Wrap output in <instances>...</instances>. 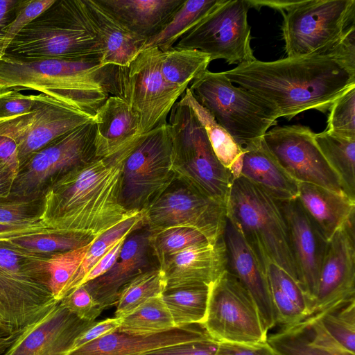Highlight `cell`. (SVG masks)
I'll return each instance as SVG.
<instances>
[{"instance_id": "6f0895ef", "label": "cell", "mask_w": 355, "mask_h": 355, "mask_svg": "<svg viewBox=\"0 0 355 355\" xmlns=\"http://www.w3.org/2000/svg\"><path fill=\"white\" fill-rule=\"evenodd\" d=\"M0 159L8 162L17 170L19 169V160L15 142L11 139L1 135H0Z\"/></svg>"}, {"instance_id": "60d3db41", "label": "cell", "mask_w": 355, "mask_h": 355, "mask_svg": "<svg viewBox=\"0 0 355 355\" xmlns=\"http://www.w3.org/2000/svg\"><path fill=\"white\" fill-rule=\"evenodd\" d=\"M149 230L148 244L158 266L167 257L187 248L208 241L199 231L187 227H170Z\"/></svg>"}, {"instance_id": "d6a6232c", "label": "cell", "mask_w": 355, "mask_h": 355, "mask_svg": "<svg viewBox=\"0 0 355 355\" xmlns=\"http://www.w3.org/2000/svg\"><path fill=\"white\" fill-rule=\"evenodd\" d=\"M313 137L322 153L339 177L345 193L355 200V139L326 130L314 132Z\"/></svg>"}, {"instance_id": "484cf974", "label": "cell", "mask_w": 355, "mask_h": 355, "mask_svg": "<svg viewBox=\"0 0 355 355\" xmlns=\"http://www.w3.org/2000/svg\"><path fill=\"white\" fill-rule=\"evenodd\" d=\"M96 156L105 157L122 150L140 135L139 115L126 101L110 96L96 111Z\"/></svg>"}, {"instance_id": "f5cc1de1", "label": "cell", "mask_w": 355, "mask_h": 355, "mask_svg": "<svg viewBox=\"0 0 355 355\" xmlns=\"http://www.w3.org/2000/svg\"><path fill=\"white\" fill-rule=\"evenodd\" d=\"M127 238V237H126ZM126 238L116 243L88 272L81 282V286L92 281L108 271L119 258L122 245Z\"/></svg>"}, {"instance_id": "1f68e13d", "label": "cell", "mask_w": 355, "mask_h": 355, "mask_svg": "<svg viewBox=\"0 0 355 355\" xmlns=\"http://www.w3.org/2000/svg\"><path fill=\"white\" fill-rule=\"evenodd\" d=\"M222 0H188L175 12L169 21L155 35L148 38L144 49L156 47L161 51L173 47L204 17L216 8Z\"/></svg>"}, {"instance_id": "8fae6325", "label": "cell", "mask_w": 355, "mask_h": 355, "mask_svg": "<svg viewBox=\"0 0 355 355\" xmlns=\"http://www.w3.org/2000/svg\"><path fill=\"white\" fill-rule=\"evenodd\" d=\"M175 180L171 169V139L166 123L141 134L125 159L121 204L130 211H143Z\"/></svg>"}, {"instance_id": "7bdbcfd3", "label": "cell", "mask_w": 355, "mask_h": 355, "mask_svg": "<svg viewBox=\"0 0 355 355\" xmlns=\"http://www.w3.org/2000/svg\"><path fill=\"white\" fill-rule=\"evenodd\" d=\"M44 197L10 194L0 197V223L22 224L42 221Z\"/></svg>"}, {"instance_id": "603a6c76", "label": "cell", "mask_w": 355, "mask_h": 355, "mask_svg": "<svg viewBox=\"0 0 355 355\" xmlns=\"http://www.w3.org/2000/svg\"><path fill=\"white\" fill-rule=\"evenodd\" d=\"M166 288L210 285L226 270V252L222 239L187 248L166 258L159 267Z\"/></svg>"}, {"instance_id": "db71d44e", "label": "cell", "mask_w": 355, "mask_h": 355, "mask_svg": "<svg viewBox=\"0 0 355 355\" xmlns=\"http://www.w3.org/2000/svg\"><path fill=\"white\" fill-rule=\"evenodd\" d=\"M53 230H56L48 227L42 221L22 224L0 223V237L47 232Z\"/></svg>"}, {"instance_id": "44dd1931", "label": "cell", "mask_w": 355, "mask_h": 355, "mask_svg": "<svg viewBox=\"0 0 355 355\" xmlns=\"http://www.w3.org/2000/svg\"><path fill=\"white\" fill-rule=\"evenodd\" d=\"M92 322L79 319L59 301L3 355H64L74 339Z\"/></svg>"}, {"instance_id": "30bf717a", "label": "cell", "mask_w": 355, "mask_h": 355, "mask_svg": "<svg viewBox=\"0 0 355 355\" xmlns=\"http://www.w3.org/2000/svg\"><path fill=\"white\" fill-rule=\"evenodd\" d=\"M285 53L300 57L333 49L354 26L355 0L295 1L282 12Z\"/></svg>"}, {"instance_id": "9f6ffc18", "label": "cell", "mask_w": 355, "mask_h": 355, "mask_svg": "<svg viewBox=\"0 0 355 355\" xmlns=\"http://www.w3.org/2000/svg\"><path fill=\"white\" fill-rule=\"evenodd\" d=\"M17 171L10 164L0 159V197L10 195Z\"/></svg>"}, {"instance_id": "4fadbf2b", "label": "cell", "mask_w": 355, "mask_h": 355, "mask_svg": "<svg viewBox=\"0 0 355 355\" xmlns=\"http://www.w3.org/2000/svg\"><path fill=\"white\" fill-rule=\"evenodd\" d=\"M201 326L218 343L255 345L266 342L268 336L252 297L227 270L209 285Z\"/></svg>"}, {"instance_id": "c3c4849f", "label": "cell", "mask_w": 355, "mask_h": 355, "mask_svg": "<svg viewBox=\"0 0 355 355\" xmlns=\"http://www.w3.org/2000/svg\"><path fill=\"white\" fill-rule=\"evenodd\" d=\"M121 323V318L116 317L93 322L74 339L67 353L105 335L118 331Z\"/></svg>"}, {"instance_id": "b9f144b4", "label": "cell", "mask_w": 355, "mask_h": 355, "mask_svg": "<svg viewBox=\"0 0 355 355\" xmlns=\"http://www.w3.org/2000/svg\"><path fill=\"white\" fill-rule=\"evenodd\" d=\"M96 239L83 247L51 256V288L56 300L60 301L62 299L65 288L76 274L87 250Z\"/></svg>"}, {"instance_id": "d6986e66", "label": "cell", "mask_w": 355, "mask_h": 355, "mask_svg": "<svg viewBox=\"0 0 355 355\" xmlns=\"http://www.w3.org/2000/svg\"><path fill=\"white\" fill-rule=\"evenodd\" d=\"M352 297H355L354 216L327 242L313 315Z\"/></svg>"}, {"instance_id": "f1b7e54d", "label": "cell", "mask_w": 355, "mask_h": 355, "mask_svg": "<svg viewBox=\"0 0 355 355\" xmlns=\"http://www.w3.org/2000/svg\"><path fill=\"white\" fill-rule=\"evenodd\" d=\"M297 198L327 241L355 214V200L311 183L298 182Z\"/></svg>"}, {"instance_id": "11a10c76", "label": "cell", "mask_w": 355, "mask_h": 355, "mask_svg": "<svg viewBox=\"0 0 355 355\" xmlns=\"http://www.w3.org/2000/svg\"><path fill=\"white\" fill-rule=\"evenodd\" d=\"M29 327L15 329L0 315V355H3Z\"/></svg>"}, {"instance_id": "7a4b0ae2", "label": "cell", "mask_w": 355, "mask_h": 355, "mask_svg": "<svg viewBox=\"0 0 355 355\" xmlns=\"http://www.w3.org/2000/svg\"><path fill=\"white\" fill-rule=\"evenodd\" d=\"M138 139L112 155L75 167L55 182L44 195L42 222L53 230L98 237L140 213L125 209L121 201L124 163Z\"/></svg>"}, {"instance_id": "816d5d0a", "label": "cell", "mask_w": 355, "mask_h": 355, "mask_svg": "<svg viewBox=\"0 0 355 355\" xmlns=\"http://www.w3.org/2000/svg\"><path fill=\"white\" fill-rule=\"evenodd\" d=\"M214 355H276L265 342L255 345L218 343Z\"/></svg>"}, {"instance_id": "836d02e7", "label": "cell", "mask_w": 355, "mask_h": 355, "mask_svg": "<svg viewBox=\"0 0 355 355\" xmlns=\"http://www.w3.org/2000/svg\"><path fill=\"white\" fill-rule=\"evenodd\" d=\"M209 285H198L166 289L162 300L176 327L202 324L204 322Z\"/></svg>"}, {"instance_id": "52a82bcc", "label": "cell", "mask_w": 355, "mask_h": 355, "mask_svg": "<svg viewBox=\"0 0 355 355\" xmlns=\"http://www.w3.org/2000/svg\"><path fill=\"white\" fill-rule=\"evenodd\" d=\"M170 112L171 169L175 179L226 205L232 176L217 159L205 128L183 95Z\"/></svg>"}, {"instance_id": "3957f363", "label": "cell", "mask_w": 355, "mask_h": 355, "mask_svg": "<svg viewBox=\"0 0 355 355\" xmlns=\"http://www.w3.org/2000/svg\"><path fill=\"white\" fill-rule=\"evenodd\" d=\"M98 58L20 62L0 60V93L33 89L85 114L94 116L108 98Z\"/></svg>"}, {"instance_id": "9c48e42d", "label": "cell", "mask_w": 355, "mask_h": 355, "mask_svg": "<svg viewBox=\"0 0 355 355\" xmlns=\"http://www.w3.org/2000/svg\"><path fill=\"white\" fill-rule=\"evenodd\" d=\"M189 89L243 149L262 140L280 117L272 104L234 85L222 72L207 69L191 83Z\"/></svg>"}, {"instance_id": "ab89813d", "label": "cell", "mask_w": 355, "mask_h": 355, "mask_svg": "<svg viewBox=\"0 0 355 355\" xmlns=\"http://www.w3.org/2000/svg\"><path fill=\"white\" fill-rule=\"evenodd\" d=\"M315 314L339 345L355 354V297L337 302Z\"/></svg>"}, {"instance_id": "cb8c5ba5", "label": "cell", "mask_w": 355, "mask_h": 355, "mask_svg": "<svg viewBox=\"0 0 355 355\" xmlns=\"http://www.w3.org/2000/svg\"><path fill=\"white\" fill-rule=\"evenodd\" d=\"M148 234L146 226L130 234L125 239L119 258L111 268L102 276L83 285L103 310L115 305L119 293L125 284L153 267L150 262L152 254Z\"/></svg>"}, {"instance_id": "ffe728a7", "label": "cell", "mask_w": 355, "mask_h": 355, "mask_svg": "<svg viewBox=\"0 0 355 355\" xmlns=\"http://www.w3.org/2000/svg\"><path fill=\"white\" fill-rule=\"evenodd\" d=\"M223 240L226 252V270L239 279L252 297L268 333L277 324V319L267 275L240 231L227 217Z\"/></svg>"}, {"instance_id": "d590c367", "label": "cell", "mask_w": 355, "mask_h": 355, "mask_svg": "<svg viewBox=\"0 0 355 355\" xmlns=\"http://www.w3.org/2000/svg\"><path fill=\"white\" fill-rule=\"evenodd\" d=\"M162 75L169 83L188 87L199 74L207 69L209 55L200 51L174 47L160 53Z\"/></svg>"}, {"instance_id": "bcb514c9", "label": "cell", "mask_w": 355, "mask_h": 355, "mask_svg": "<svg viewBox=\"0 0 355 355\" xmlns=\"http://www.w3.org/2000/svg\"><path fill=\"white\" fill-rule=\"evenodd\" d=\"M55 1V0H20L15 17L3 30L5 49L22 28L44 12Z\"/></svg>"}, {"instance_id": "f546056e", "label": "cell", "mask_w": 355, "mask_h": 355, "mask_svg": "<svg viewBox=\"0 0 355 355\" xmlns=\"http://www.w3.org/2000/svg\"><path fill=\"white\" fill-rule=\"evenodd\" d=\"M240 175L277 200L297 198L298 182L281 166L263 139L243 148Z\"/></svg>"}, {"instance_id": "2e32d148", "label": "cell", "mask_w": 355, "mask_h": 355, "mask_svg": "<svg viewBox=\"0 0 355 355\" xmlns=\"http://www.w3.org/2000/svg\"><path fill=\"white\" fill-rule=\"evenodd\" d=\"M92 121L94 116L41 94L33 95L28 112L0 120V135L15 142L20 166L54 139Z\"/></svg>"}, {"instance_id": "5bb4252c", "label": "cell", "mask_w": 355, "mask_h": 355, "mask_svg": "<svg viewBox=\"0 0 355 355\" xmlns=\"http://www.w3.org/2000/svg\"><path fill=\"white\" fill-rule=\"evenodd\" d=\"M248 0H222L177 43L175 49H191L241 64L256 59L248 22Z\"/></svg>"}, {"instance_id": "277c9868", "label": "cell", "mask_w": 355, "mask_h": 355, "mask_svg": "<svg viewBox=\"0 0 355 355\" xmlns=\"http://www.w3.org/2000/svg\"><path fill=\"white\" fill-rule=\"evenodd\" d=\"M227 217L235 225L266 273L272 262L299 284L288 230L278 200L240 175L231 184Z\"/></svg>"}, {"instance_id": "7dc6e473", "label": "cell", "mask_w": 355, "mask_h": 355, "mask_svg": "<svg viewBox=\"0 0 355 355\" xmlns=\"http://www.w3.org/2000/svg\"><path fill=\"white\" fill-rule=\"evenodd\" d=\"M60 302L79 319L86 322H94L103 311L84 286L72 291Z\"/></svg>"}, {"instance_id": "e575fe53", "label": "cell", "mask_w": 355, "mask_h": 355, "mask_svg": "<svg viewBox=\"0 0 355 355\" xmlns=\"http://www.w3.org/2000/svg\"><path fill=\"white\" fill-rule=\"evenodd\" d=\"M146 227L144 211L116 224L98 236L87 250L78 270L65 288L62 299L78 288L90 269L120 240Z\"/></svg>"}, {"instance_id": "d4e9b609", "label": "cell", "mask_w": 355, "mask_h": 355, "mask_svg": "<svg viewBox=\"0 0 355 355\" xmlns=\"http://www.w3.org/2000/svg\"><path fill=\"white\" fill-rule=\"evenodd\" d=\"M209 338H211L200 324L184 325L146 336H136L116 331L65 355H144L163 347Z\"/></svg>"}, {"instance_id": "7402d4cb", "label": "cell", "mask_w": 355, "mask_h": 355, "mask_svg": "<svg viewBox=\"0 0 355 355\" xmlns=\"http://www.w3.org/2000/svg\"><path fill=\"white\" fill-rule=\"evenodd\" d=\"M78 3L85 21L101 44L103 66L125 67L143 50L147 40L129 31L97 0H78Z\"/></svg>"}, {"instance_id": "ba28073f", "label": "cell", "mask_w": 355, "mask_h": 355, "mask_svg": "<svg viewBox=\"0 0 355 355\" xmlns=\"http://www.w3.org/2000/svg\"><path fill=\"white\" fill-rule=\"evenodd\" d=\"M161 51L142 50L127 66L105 65L101 82L107 94L126 101L139 115V134L166 123V117L187 87H177L164 78Z\"/></svg>"}, {"instance_id": "ee69618b", "label": "cell", "mask_w": 355, "mask_h": 355, "mask_svg": "<svg viewBox=\"0 0 355 355\" xmlns=\"http://www.w3.org/2000/svg\"><path fill=\"white\" fill-rule=\"evenodd\" d=\"M329 110L325 130L338 136L355 139V86L340 96Z\"/></svg>"}, {"instance_id": "f6af8a7d", "label": "cell", "mask_w": 355, "mask_h": 355, "mask_svg": "<svg viewBox=\"0 0 355 355\" xmlns=\"http://www.w3.org/2000/svg\"><path fill=\"white\" fill-rule=\"evenodd\" d=\"M266 275L268 282L277 286L306 318L312 315L310 301L297 282L291 275L272 262L268 264Z\"/></svg>"}, {"instance_id": "8992f818", "label": "cell", "mask_w": 355, "mask_h": 355, "mask_svg": "<svg viewBox=\"0 0 355 355\" xmlns=\"http://www.w3.org/2000/svg\"><path fill=\"white\" fill-rule=\"evenodd\" d=\"M51 255L0 240V315L15 329L37 322L59 302L51 288Z\"/></svg>"}, {"instance_id": "f907efd6", "label": "cell", "mask_w": 355, "mask_h": 355, "mask_svg": "<svg viewBox=\"0 0 355 355\" xmlns=\"http://www.w3.org/2000/svg\"><path fill=\"white\" fill-rule=\"evenodd\" d=\"M218 342L212 338L163 347L144 355H214Z\"/></svg>"}, {"instance_id": "e0dca14e", "label": "cell", "mask_w": 355, "mask_h": 355, "mask_svg": "<svg viewBox=\"0 0 355 355\" xmlns=\"http://www.w3.org/2000/svg\"><path fill=\"white\" fill-rule=\"evenodd\" d=\"M314 132L301 125L268 130L263 141L278 163L297 182L316 184L345 194L340 180L314 140Z\"/></svg>"}, {"instance_id": "f35d334b", "label": "cell", "mask_w": 355, "mask_h": 355, "mask_svg": "<svg viewBox=\"0 0 355 355\" xmlns=\"http://www.w3.org/2000/svg\"><path fill=\"white\" fill-rule=\"evenodd\" d=\"M82 234L53 230L47 232L0 237L15 247L38 254H54L83 247L94 239Z\"/></svg>"}, {"instance_id": "7c38bea8", "label": "cell", "mask_w": 355, "mask_h": 355, "mask_svg": "<svg viewBox=\"0 0 355 355\" xmlns=\"http://www.w3.org/2000/svg\"><path fill=\"white\" fill-rule=\"evenodd\" d=\"M95 132L94 120L59 136L34 153L19 166L10 194L44 197L63 175L98 157Z\"/></svg>"}, {"instance_id": "8d00e7d4", "label": "cell", "mask_w": 355, "mask_h": 355, "mask_svg": "<svg viewBox=\"0 0 355 355\" xmlns=\"http://www.w3.org/2000/svg\"><path fill=\"white\" fill-rule=\"evenodd\" d=\"M176 328L162 295L150 298L121 318L118 331L136 336L160 334Z\"/></svg>"}, {"instance_id": "9a60e30c", "label": "cell", "mask_w": 355, "mask_h": 355, "mask_svg": "<svg viewBox=\"0 0 355 355\" xmlns=\"http://www.w3.org/2000/svg\"><path fill=\"white\" fill-rule=\"evenodd\" d=\"M148 230L187 227L201 232L210 243L222 239L226 205L175 179L144 211Z\"/></svg>"}, {"instance_id": "5b68a950", "label": "cell", "mask_w": 355, "mask_h": 355, "mask_svg": "<svg viewBox=\"0 0 355 355\" xmlns=\"http://www.w3.org/2000/svg\"><path fill=\"white\" fill-rule=\"evenodd\" d=\"M101 56V44L85 21L78 0H55L19 32L3 55L25 62Z\"/></svg>"}, {"instance_id": "4dcf8cb0", "label": "cell", "mask_w": 355, "mask_h": 355, "mask_svg": "<svg viewBox=\"0 0 355 355\" xmlns=\"http://www.w3.org/2000/svg\"><path fill=\"white\" fill-rule=\"evenodd\" d=\"M205 130L211 148L220 164L230 171L233 180L240 176L243 149L193 96L189 87L183 93Z\"/></svg>"}, {"instance_id": "681fc988", "label": "cell", "mask_w": 355, "mask_h": 355, "mask_svg": "<svg viewBox=\"0 0 355 355\" xmlns=\"http://www.w3.org/2000/svg\"><path fill=\"white\" fill-rule=\"evenodd\" d=\"M33 103V95H24L10 90L0 93V120L28 112Z\"/></svg>"}, {"instance_id": "83f0119b", "label": "cell", "mask_w": 355, "mask_h": 355, "mask_svg": "<svg viewBox=\"0 0 355 355\" xmlns=\"http://www.w3.org/2000/svg\"><path fill=\"white\" fill-rule=\"evenodd\" d=\"M129 31L142 38L158 33L184 0H97Z\"/></svg>"}, {"instance_id": "ac0fdd59", "label": "cell", "mask_w": 355, "mask_h": 355, "mask_svg": "<svg viewBox=\"0 0 355 355\" xmlns=\"http://www.w3.org/2000/svg\"><path fill=\"white\" fill-rule=\"evenodd\" d=\"M278 202L286 222L299 285L310 301L312 310L328 241L297 198Z\"/></svg>"}, {"instance_id": "4316f807", "label": "cell", "mask_w": 355, "mask_h": 355, "mask_svg": "<svg viewBox=\"0 0 355 355\" xmlns=\"http://www.w3.org/2000/svg\"><path fill=\"white\" fill-rule=\"evenodd\" d=\"M276 355H355L339 345L313 314L267 336Z\"/></svg>"}, {"instance_id": "6da1fadb", "label": "cell", "mask_w": 355, "mask_h": 355, "mask_svg": "<svg viewBox=\"0 0 355 355\" xmlns=\"http://www.w3.org/2000/svg\"><path fill=\"white\" fill-rule=\"evenodd\" d=\"M354 40L355 26L331 49L270 62L255 59L222 73L272 104L287 120L312 109L325 113L355 86Z\"/></svg>"}, {"instance_id": "74e56055", "label": "cell", "mask_w": 355, "mask_h": 355, "mask_svg": "<svg viewBox=\"0 0 355 355\" xmlns=\"http://www.w3.org/2000/svg\"><path fill=\"white\" fill-rule=\"evenodd\" d=\"M166 288L164 272L157 266L139 273L120 290L114 317L122 318L150 298L161 296Z\"/></svg>"}]
</instances>
